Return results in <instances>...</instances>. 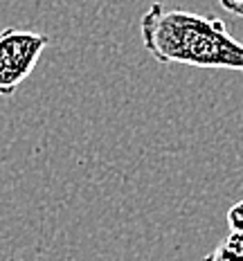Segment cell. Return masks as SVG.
I'll use <instances>...</instances> for the list:
<instances>
[{"instance_id": "6da1fadb", "label": "cell", "mask_w": 243, "mask_h": 261, "mask_svg": "<svg viewBox=\"0 0 243 261\" xmlns=\"http://www.w3.org/2000/svg\"><path fill=\"white\" fill-rule=\"evenodd\" d=\"M140 32L144 50L160 63L243 72V41L221 18L153 3L140 18Z\"/></svg>"}, {"instance_id": "3957f363", "label": "cell", "mask_w": 243, "mask_h": 261, "mask_svg": "<svg viewBox=\"0 0 243 261\" xmlns=\"http://www.w3.org/2000/svg\"><path fill=\"white\" fill-rule=\"evenodd\" d=\"M203 261H243V234L230 232Z\"/></svg>"}, {"instance_id": "7a4b0ae2", "label": "cell", "mask_w": 243, "mask_h": 261, "mask_svg": "<svg viewBox=\"0 0 243 261\" xmlns=\"http://www.w3.org/2000/svg\"><path fill=\"white\" fill-rule=\"evenodd\" d=\"M50 36L34 30L5 27L0 32V97H12L34 72Z\"/></svg>"}, {"instance_id": "277c9868", "label": "cell", "mask_w": 243, "mask_h": 261, "mask_svg": "<svg viewBox=\"0 0 243 261\" xmlns=\"http://www.w3.org/2000/svg\"><path fill=\"white\" fill-rule=\"evenodd\" d=\"M228 227H230V232L243 234V198L236 200L228 210Z\"/></svg>"}, {"instance_id": "5b68a950", "label": "cell", "mask_w": 243, "mask_h": 261, "mask_svg": "<svg viewBox=\"0 0 243 261\" xmlns=\"http://www.w3.org/2000/svg\"><path fill=\"white\" fill-rule=\"evenodd\" d=\"M221 7L225 9V12L239 16V18H243V0H219Z\"/></svg>"}]
</instances>
